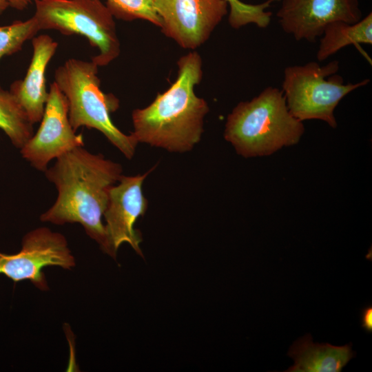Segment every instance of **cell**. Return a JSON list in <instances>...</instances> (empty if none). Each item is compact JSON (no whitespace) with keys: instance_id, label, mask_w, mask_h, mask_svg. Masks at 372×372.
<instances>
[{"instance_id":"cell-6","label":"cell","mask_w":372,"mask_h":372,"mask_svg":"<svg viewBox=\"0 0 372 372\" xmlns=\"http://www.w3.org/2000/svg\"><path fill=\"white\" fill-rule=\"evenodd\" d=\"M34 3L32 17L40 30L86 37L99 50L91 60L99 67L108 65L120 54L114 17L101 0H35Z\"/></svg>"},{"instance_id":"cell-2","label":"cell","mask_w":372,"mask_h":372,"mask_svg":"<svg viewBox=\"0 0 372 372\" xmlns=\"http://www.w3.org/2000/svg\"><path fill=\"white\" fill-rule=\"evenodd\" d=\"M177 63L178 76L171 86L148 106L133 111L131 134L138 143L183 153L200 141L209 106L194 92L203 77L199 54L189 52Z\"/></svg>"},{"instance_id":"cell-3","label":"cell","mask_w":372,"mask_h":372,"mask_svg":"<svg viewBox=\"0 0 372 372\" xmlns=\"http://www.w3.org/2000/svg\"><path fill=\"white\" fill-rule=\"evenodd\" d=\"M302 121L289 112L282 90L268 86L251 101L239 103L228 115L225 139L245 158L271 155L298 143Z\"/></svg>"},{"instance_id":"cell-1","label":"cell","mask_w":372,"mask_h":372,"mask_svg":"<svg viewBox=\"0 0 372 372\" xmlns=\"http://www.w3.org/2000/svg\"><path fill=\"white\" fill-rule=\"evenodd\" d=\"M45 173L56 186L58 196L40 220L59 225L80 223L89 237L110 255L102 218L110 191L122 176L121 165L78 147L57 158Z\"/></svg>"},{"instance_id":"cell-8","label":"cell","mask_w":372,"mask_h":372,"mask_svg":"<svg viewBox=\"0 0 372 372\" xmlns=\"http://www.w3.org/2000/svg\"><path fill=\"white\" fill-rule=\"evenodd\" d=\"M162 32L185 49L203 44L228 13L225 0H154Z\"/></svg>"},{"instance_id":"cell-14","label":"cell","mask_w":372,"mask_h":372,"mask_svg":"<svg viewBox=\"0 0 372 372\" xmlns=\"http://www.w3.org/2000/svg\"><path fill=\"white\" fill-rule=\"evenodd\" d=\"M316 56L319 61H323L338 52L342 48L353 45L367 59L371 60L361 48L360 44H372V13L355 23L335 21L324 28L320 37Z\"/></svg>"},{"instance_id":"cell-4","label":"cell","mask_w":372,"mask_h":372,"mask_svg":"<svg viewBox=\"0 0 372 372\" xmlns=\"http://www.w3.org/2000/svg\"><path fill=\"white\" fill-rule=\"evenodd\" d=\"M98 68L92 61L69 59L55 70L54 82L67 99L73 129L97 130L131 159L138 142L132 134H125L112 123L110 114L119 107V101L101 90Z\"/></svg>"},{"instance_id":"cell-10","label":"cell","mask_w":372,"mask_h":372,"mask_svg":"<svg viewBox=\"0 0 372 372\" xmlns=\"http://www.w3.org/2000/svg\"><path fill=\"white\" fill-rule=\"evenodd\" d=\"M276 17L285 32L313 43L329 23H355L362 12L359 0H281Z\"/></svg>"},{"instance_id":"cell-16","label":"cell","mask_w":372,"mask_h":372,"mask_svg":"<svg viewBox=\"0 0 372 372\" xmlns=\"http://www.w3.org/2000/svg\"><path fill=\"white\" fill-rule=\"evenodd\" d=\"M229 7L228 21L230 26L239 29L246 25L254 23L259 28H267L272 16L267 10L271 5L280 0H267L259 4H250L240 0H225Z\"/></svg>"},{"instance_id":"cell-7","label":"cell","mask_w":372,"mask_h":372,"mask_svg":"<svg viewBox=\"0 0 372 372\" xmlns=\"http://www.w3.org/2000/svg\"><path fill=\"white\" fill-rule=\"evenodd\" d=\"M75 265V258L65 236L47 227L28 232L22 239L19 252H0V275L15 282L29 280L41 291L49 289L43 271L44 267L56 266L70 270Z\"/></svg>"},{"instance_id":"cell-17","label":"cell","mask_w":372,"mask_h":372,"mask_svg":"<svg viewBox=\"0 0 372 372\" xmlns=\"http://www.w3.org/2000/svg\"><path fill=\"white\" fill-rule=\"evenodd\" d=\"M39 31V25L33 17L26 21H15L0 25V60L4 56L20 51L23 45L34 37Z\"/></svg>"},{"instance_id":"cell-5","label":"cell","mask_w":372,"mask_h":372,"mask_svg":"<svg viewBox=\"0 0 372 372\" xmlns=\"http://www.w3.org/2000/svg\"><path fill=\"white\" fill-rule=\"evenodd\" d=\"M339 61L324 65L314 61L288 66L284 71L282 91L289 112L300 121L320 120L331 127H337L334 110L340 101L352 91L367 85L366 79L344 83L337 74Z\"/></svg>"},{"instance_id":"cell-9","label":"cell","mask_w":372,"mask_h":372,"mask_svg":"<svg viewBox=\"0 0 372 372\" xmlns=\"http://www.w3.org/2000/svg\"><path fill=\"white\" fill-rule=\"evenodd\" d=\"M83 145L82 134H76L70 124L67 99L54 82L50 86L41 125L20 152L32 167L45 172L51 160Z\"/></svg>"},{"instance_id":"cell-19","label":"cell","mask_w":372,"mask_h":372,"mask_svg":"<svg viewBox=\"0 0 372 372\" xmlns=\"http://www.w3.org/2000/svg\"><path fill=\"white\" fill-rule=\"evenodd\" d=\"M361 326L367 333L372 332V306L367 305L361 311Z\"/></svg>"},{"instance_id":"cell-18","label":"cell","mask_w":372,"mask_h":372,"mask_svg":"<svg viewBox=\"0 0 372 372\" xmlns=\"http://www.w3.org/2000/svg\"><path fill=\"white\" fill-rule=\"evenodd\" d=\"M154 0H106L114 17L123 21L143 19L161 27V19L154 9Z\"/></svg>"},{"instance_id":"cell-13","label":"cell","mask_w":372,"mask_h":372,"mask_svg":"<svg viewBox=\"0 0 372 372\" xmlns=\"http://www.w3.org/2000/svg\"><path fill=\"white\" fill-rule=\"evenodd\" d=\"M352 343L334 346L329 343H314L310 334L298 338L291 346L287 355L294 364L287 372H340L355 356Z\"/></svg>"},{"instance_id":"cell-20","label":"cell","mask_w":372,"mask_h":372,"mask_svg":"<svg viewBox=\"0 0 372 372\" xmlns=\"http://www.w3.org/2000/svg\"><path fill=\"white\" fill-rule=\"evenodd\" d=\"M10 7L18 10L25 9L30 3L35 0H7Z\"/></svg>"},{"instance_id":"cell-11","label":"cell","mask_w":372,"mask_h":372,"mask_svg":"<svg viewBox=\"0 0 372 372\" xmlns=\"http://www.w3.org/2000/svg\"><path fill=\"white\" fill-rule=\"evenodd\" d=\"M152 170L132 176L122 175L118 185H114L110 191L103 217L110 256L114 259L118 249L125 242L143 256L139 247L143 240L141 233L134 226L138 218L143 216L147 209L148 201L143 195L142 187Z\"/></svg>"},{"instance_id":"cell-15","label":"cell","mask_w":372,"mask_h":372,"mask_svg":"<svg viewBox=\"0 0 372 372\" xmlns=\"http://www.w3.org/2000/svg\"><path fill=\"white\" fill-rule=\"evenodd\" d=\"M32 123L10 90L0 89V129L21 149L33 136Z\"/></svg>"},{"instance_id":"cell-12","label":"cell","mask_w":372,"mask_h":372,"mask_svg":"<svg viewBox=\"0 0 372 372\" xmlns=\"http://www.w3.org/2000/svg\"><path fill=\"white\" fill-rule=\"evenodd\" d=\"M32 57L23 80L15 81L10 91L16 97L32 123L41 121L48 97L45 72L57 48L58 43L48 34L32 39Z\"/></svg>"},{"instance_id":"cell-21","label":"cell","mask_w":372,"mask_h":372,"mask_svg":"<svg viewBox=\"0 0 372 372\" xmlns=\"http://www.w3.org/2000/svg\"><path fill=\"white\" fill-rule=\"evenodd\" d=\"M8 7L10 6L7 0H0V14H2Z\"/></svg>"}]
</instances>
